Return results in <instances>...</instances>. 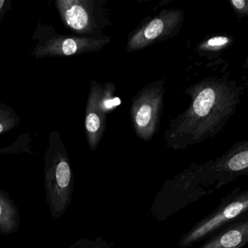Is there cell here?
Segmentation results:
<instances>
[{
  "label": "cell",
  "instance_id": "obj_14",
  "mask_svg": "<svg viewBox=\"0 0 248 248\" xmlns=\"http://www.w3.org/2000/svg\"><path fill=\"white\" fill-rule=\"evenodd\" d=\"M69 248H114L111 244L101 236H95L94 239L82 238L74 242Z\"/></svg>",
  "mask_w": 248,
  "mask_h": 248
},
{
  "label": "cell",
  "instance_id": "obj_1",
  "mask_svg": "<svg viewBox=\"0 0 248 248\" xmlns=\"http://www.w3.org/2000/svg\"><path fill=\"white\" fill-rule=\"evenodd\" d=\"M49 139L44 158L46 202L52 217L59 219L72 204L75 180L69 154L60 133H50Z\"/></svg>",
  "mask_w": 248,
  "mask_h": 248
},
{
  "label": "cell",
  "instance_id": "obj_12",
  "mask_svg": "<svg viewBox=\"0 0 248 248\" xmlns=\"http://www.w3.org/2000/svg\"><path fill=\"white\" fill-rule=\"evenodd\" d=\"M21 227L20 211L9 194L0 188V235L8 236Z\"/></svg>",
  "mask_w": 248,
  "mask_h": 248
},
{
  "label": "cell",
  "instance_id": "obj_9",
  "mask_svg": "<svg viewBox=\"0 0 248 248\" xmlns=\"http://www.w3.org/2000/svg\"><path fill=\"white\" fill-rule=\"evenodd\" d=\"M182 20V13L180 11H164L131 37L127 45V50H140L154 42L171 35L172 31L179 28Z\"/></svg>",
  "mask_w": 248,
  "mask_h": 248
},
{
  "label": "cell",
  "instance_id": "obj_3",
  "mask_svg": "<svg viewBox=\"0 0 248 248\" xmlns=\"http://www.w3.org/2000/svg\"><path fill=\"white\" fill-rule=\"evenodd\" d=\"M212 193L202 182L198 165H193L163 184L149 211L155 220L163 221Z\"/></svg>",
  "mask_w": 248,
  "mask_h": 248
},
{
  "label": "cell",
  "instance_id": "obj_13",
  "mask_svg": "<svg viewBox=\"0 0 248 248\" xmlns=\"http://www.w3.org/2000/svg\"><path fill=\"white\" fill-rule=\"evenodd\" d=\"M19 123L20 118L16 111L0 101V135L12 130Z\"/></svg>",
  "mask_w": 248,
  "mask_h": 248
},
{
  "label": "cell",
  "instance_id": "obj_2",
  "mask_svg": "<svg viewBox=\"0 0 248 248\" xmlns=\"http://www.w3.org/2000/svg\"><path fill=\"white\" fill-rule=\"evenodd\" d=\"M227 87L212 82L201 90L194 100L190 112L179 129L184 134H192L188 143H197L212 132L231 114L235 95Z\"/></svg>",
  "mask_w": 248,
  "mask_h": 248
},
{
  "label": "cell",
  "instance_id": "obj_17",
  "mask_svg": "<svg viewBox=\"0 0 248 248\" xmlns=\"http://www.w3.org/2000/svg\"><path fill=\"white\" fill-rule=\"evenodd\" d=\"M11 4L10 1H5V0H0V24L1 21L3 19L4 16L6 14L8 9H11Z\"/></svg>",
  "mask_w": 248,
  "mask_h": 248
},
{
  "label": "cell",
  "instance_id": "obj_16",
  "mask_svg": "<svg viewBox=\"0 0 248 248\" xmlns=\"http://www.w3.org/2000/svg\"><path fill=\"white\" fill-rule=\"evenodd\" d=\"M231 2L237 12L242 14H248V6L245 0H232Z\"/></svg>",
  "mask_w": 248,
  "mask_h": 248
},
{
  "label": "cell",
  "instance_id": "obj_15",
  "mask_svg": "<svg viewBox=\"0 0 248 248\" xmlns=\"http://www.w3.org/2000/svg\"><path fill=\"white\" fill-rule=\"evenodd\" d=\"M229 42L230 40L226 37L219 36V37H213V38L207 40V42L203 45L202 48L211 50H219V49L226 47L229 44Z\"/></svg>",
  "mask_w": 248,
  "mask_h": 248
},
{
  "label": "cell",
  "instance_id": "obj_5",
  "mask_svg": "<svg viewBox=\"0 0 248 248\" xmlns=\"http://www.w3.org/2000/svg\"><path fill=\"white\" fill-rule=\"evenodd\" d=\"M37 30V46L31 55L36 59L73 56L98 51L109 42L108 38L82 37L79 36L60 35L55 33L54 29Z\"/></svg>",
  "mask_w": 248,
  "mask_h": 248
},
{
  "label": "cell",
  "instance_id": "obj_4",
  "mask_svg": "<svg viewBox=\"0 0 248 248\" xmlns=\"http://www.w3.org/2000/svg\"><path fill=\"white\" fill-rule=\"evenodd\" d=\"M248 210V190L235 188L220 200V204L210 214L193 226L181 236L178 246L182 248L191 246L207 239L217 231L232 223V220L245 214Z\"/></svg>",
  "mask_w": 248,
  "mask_h": 248
},
{
  "label": "cell",
  "instance_id": "obj_7",
  "mask_svg": "<svg viewBox=\"0 0 248 248\" xmlns=\"http://www.w3.org/2000/svg\"><path fill=\"white\" fill-rule=\"evenodd\" d=\"M96 1L59 0L56 7L63 25L79 37H94L103 25V8Z\"/></svg>",
  "mask_w": 248,
  "mask_h": 248
},
{
  "label": "cell",
  "instance_id": "obj_8",
  "mask_svg": "<svg viewBox=\"0 0 248 248\" xmlns=\"http://www.w3.org/2000/svg\"><path fill=\"white\" fill-rule=\"evenodd\" d=\"M163 90L162 87L147 88L139 93L131 108L136 133L140 139L149 140L156 131L161 113Z\"/></svg>",
  "mask_w": 248,
  "mask_h": 248
},
{
  "label": "cell",
  "instance_id": "obj_10",
  "mask_svg": "<svg viewBox=\"0 0 248 248\" xmlns=\"http://www.w3.org/2000/svg\"><path fill=\"white\" fill-rule=\"evenodd\" d=\"M102 88L92 84L85 114V130L88 143L92 150L98 147L106 127V111L101 103Z\"/></svg>",
  "mask_w": 248,
  "mask_h": 248
},
{
  "label": "cell",
  "instance_id": "obj_6",
  "mask_svg": "<svg viewBox=\"0 0 248 248\" xmlns=\"http://www.w3.org/2000/svg\"><path fill=\"white\" fill-rule=\"evenodd\" d=\"M204 186L219 189L248 174V145L235 146L221 157L198 165Z\"/></svg>",
  "mask_w": 248,
  "mask_h": 248
},
{
  "label": "cell",
  "instance_id": "obj_11",
  "mask_svg": "<svg viewBox=\"0 0 248 248\" xmlns=\"http://www.w3.org/2000/svg\"><path fill=\"white\" fill-rule=\"evenodd\" d=\"M199 248H242L248 242V220L233 222L207 238Z\"/></svg>",
  "mask_w": 248,
  "mask_h": 248
}]
</instances>
